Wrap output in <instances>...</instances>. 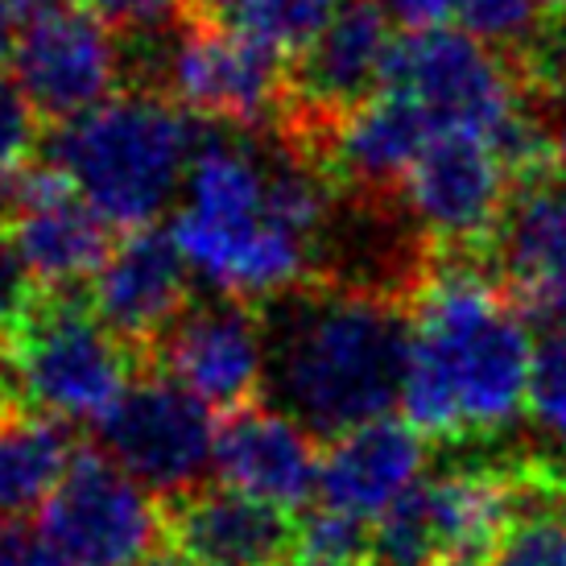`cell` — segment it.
I'll return each mask as SVG.
<instances>
[{
	"label": "cell",
	"mask_w": 566,
	"mask_h": 566,
	"mask_svg": "<svg viewBox=\"0 0 566 566\" xmlns=\"http://www.w3.org/2000/svg\"><path fill=\"white\" fill-rule=\"evenodd\" d=\"M517 517V459L418 480L373 525V566H488Z\"/></svg>",
	"instance_id": "8992f818"
},
{
	"label": "cell",
	"mask_w": 566,
	"mask_h": 566,
	"mask_svg": "<svg viewBox=\"0 0 566 566\" xmlns=\"http://www.w3.org/2000/svg\"><path fill=\"white\" fill-rule=\"evenodd\" d=\"M269 335V389L298 426L339 439L389 418L401 401L409 356L406 290L318 282L282 298Z\"/></svg>",
	"instance_id": "3957f363"
},
{
	"label": "cell",
	"mask_w": 566,
	"mask_h": 566,
	"mask_svg": "<svg viewBox=\"0 0 566 566\" xmlns=\"http://www.w3.org/2000/svg\"><path fill=\"white\" fill-rule=\"evenodd\" d=\"M99 451L145 492L178 501L203 488L216 459V422L203 401L149 373L99 422Z\"/></svg>",
	"instance_id": "8fae6325"
},
{
	"label": "cell",
	"mask_w": 566,
	"mask_h": 566,
	"mask_svg": "<svg viewBox=\"0 0 566 566\" xmlns=\"http://www.w3.org/2000/svg\"><path fill=\"white\" fill-rule=\"evenodd\" d=\"M554 174L566 182V116L554 125Z\"/></svg>",
	"instance_id": "d6a6232c"
},
{
	"label": "cell",
	"mask_w": 566,
	"mask_h": 566,
	"mask_svg": "<svg viewBox=\"0 0 566 566\" xmlns=\"http://www.w3.org/2000/svg\"><path fill=\"white\" fill-rule=\"evenodd\" d=\"M137 368L145 360L99 323L92 302L42 294L0 356V401L99 430L137 385Z\"/></svg>",
	"instance_id": "5b68a950"
},
{
	"label": "cell",
	"mask_w": 566,
	"mask_h": 566,
	"mask_svg": "<svg viewBox=\"0 0 566 566\" xmlns=\"http://www.w3.org/2000/svg\"><path fill=\"white\" fill-rule=\"evenodd\" d=\"M422 434L409 422L377 418V422L356 426L339 439H331L318 451V504L373 525V517H385L409 488L422 480Z\"/></svg>",
	"instance_id": "ffe728a7"
},
{
	"label": "cell",
	"mask_w": 566,
	"mask_h": 566,
	"mask_svg": "<svg viewBox=\"0 0 566 566\" xmlns=\"http://www.w3.org/2000/svg\"><path fill=\"white\" fill-rule=\"evenodd\" d=\"M9 223V244L42 294H71V285L92 282L116 244L108 223L46 161H33L13 178Z\"/></svg>",
	"instance_id": "5bb4252c"
},
{
	"label": "cell",
	"mask_w": 566,
	"mask_h": 566,
	"mask_svg": "<svg viewBox=\"0 0 566 566\" xmlns=\"http://www.w3.org/2000/svg\"><path fill=\"white\" fill-rule=\"evenodd\" d=\"M551 4V13H566V0H546Z\"/></svg>",
	"instance_id": "d590c367"
},
{
	"label": "cell",
	"mask_w": 566,
	"mask_h": 566,
	"mask_svg": "<svg viewBox=\"0 0 566 566\" xmlns=\"http://www.w3.org/2000/svg\"><path fill=\"white\" fill-rule=\"evenodd\" d=\"M199 133L158 92H116L42 145V161L83 195L99 220L120 232L154 228L187 182Z\"/></svg>",
	"instance_id": "277c9868"
},
{
	"label": "cell",
	"mask_w": 566,
	"mask_h": 566,
	"mask_svg": "<svg viewBox=\"0 0 566 566\" xmlns=\"http://www.w3.org/2000/svg\"><path fill=\"white\" fill-rule=\"evenodd\" d=\"M488 566H566V472L551 459H517V517Z\"/></svg>",
	"instance_id": "7402d4cb"
},
{
	"label": "cell",
	"mask_w": 566,
	"mask_h": 566,
	"mask_svg": "<svg viewBox=\"0 0 566 566\" xmlns=\"http://www.w3.org/2000/svg\"><path fill=\"white\" fill-rule=\"evenodd\" d=\"M38 298H42V290L25 273L9 237H0V356H4V347L13 344L17 327L25 323V315L33 311Z\"/></svg>",
	"instance_id": "83f0119b"
},
{
	"label": "cell",
	"mask_w": 566,
	"mask_h": 566,
	"mask_svg": "<svg viewBox=\"0 0 566 566\" xmlns=\"http://www.w3.org/2000/svg\"><path fill=\"white\" fill-rule=\"evenodd\" d=\"M347 0H195V17L249 33L277 54H302Z\"/></svg>",
	"instance_id": "603a6c76"
},
{
	"label": "cell",
	"mask_w": 566,
	"mask_h": 566,
	"mask_svg": "<svg viewBox=\"0 0 566 566\" xmlns=\"http://www.w3.org/2000/svg\"><path fill=\"white\" fill-rule=\"evenodd\" d=\"M484 265L525 323H566V187L513 190Z\"/></svg>",
	"instance_id": "e0dca14e"
},
{
	"label": "cell",
	"mask_w": 566,
	"mask_h": 566,
	"mask_svg": "<svg viewBox=\"0 0 566 566\" xmlns=\"http://www.w3.org/2000/svg\"><path fill=\"white\" fill-rule=\"evenodd\" d=\"M298 517L211 484L166 504V542L190 566H294Z\"/></svg>",
	"instance_id": "ac0fdd59"
},
{
	"label": "cell",
	"mask_w": 566,
	"mask_h": 566,
	"mask_svg": "<svg viewBox=\"0 0 566 566\" xmlns=\"http://www.w3.org/2000/svg\"><path fill=\"white\" fill-rule=\"evenodd\" d=\"M9 75L38 120L66 125L108 104L120 87V50L80 4H59L13 38Z\"/></svg>",
	"instance_id": "4fadbf2b"
},
{
	"label": "cell",
	"mask_w": 566,
	"mask_h": 566,
	"mask_svg": "<svg viewBox=\"0 0 566 566\" xmlns=\"http://www.w3.org/2000/svg\"><path fill=\"white\" fill-rule=\"evenodd\" d=\"M50 9H59V0H0V25L17 38L38 17H46Z\"/></svg>",
	"instance_id": "1f68e13d"
},
{
	"label": "cell",
	"mask_w": 566,
	"mask_h": 566,
	"mask_svg": "<svg viewBox=\"0 0 566 566\" xmlns=\"http://www.w3.org/2000/svg\"><path fill=\"white\" fill-rule=\"evenodd\" d=\"M38 534L66 566H142L161 551L166 504L104 451H75L42 504Z\"/></svg>",
	"instance_id": "ba28073f"
},
{
	"label": "cell",
	"mask_w": 566,
	"mask_h": 566,
	"mask_svg": "<svg viewBox=\"0 0 566 566\" xmlns=\"http://www.w3.org/2000/svg\"><path fill=\"white\" fill-rule=\"evenodd\" d=\"M87 302L99 323L145 360L190 306V269L178 244L158 228L125 232L92 277Z\"/></svg>",
	"instance_id": "2e32d148"
},
{
	"label": "cell",
	"mask_w": 566,
	"mask_h": 566,
	"mask_svg": "<svg viewBox=\"0 0 566 566\" xmlns=\"http://www.w3.org/2000/svg\"><path fill=\"white\" fill-rule=\"evenodd\" d=\"M145 364L207 409L240 413L261 406L256 397L269 394L265 315L237 298L187 306L182 318L149 347Z\"/></svg>",
	"instance_id": "7c38bea8"
},
{
	"label": "cell",
	"mask_w": 566,
	"mask_h": 566,
	"mask_svg": "<svg viewBox=\"0 0 566 566\" xmlns=\"http://www.w3.org/2000/svg\"><path fill=\"white\" fill-rule=\"evenodd\" d=\"M455 13L468 38L501 54L504 63H517L537 42V33L546 30L551 4L546 0H455Z\"/></svg>",
	"instance_id": "cb8c5ba5"
},
{
	"label": "cell",
	"mask_w": 566,
	"mask_h": 566,
	"mask_svg": "<svg viewBox=\"0 0 566 566\" xmlns=\"http://www.w3.org/2000/svg\"><path fill=\"white\" fill-rule=\"evenodd\" d=\"M513 190L517 187L488 137L468 128H439L409 166L397 199L422 228L430 252L484 261Z\"/></svg>",
	"instance_id": "9c48e42d"
},
{
	"label": "cell",
	"mask_w": 566,
	"mask_h": 566,
	"mask_svg": "<svg viewBox=\"0 0 566 566\" xmlns=\"http://www.w3.org/2000/svg\"><path fill=\"white\" fill-rule=\"evenodd\" d=\"M525 413L542 434H551L558 447H566V323L546 327V335L534 344Z\"/></svg>",
	"instance_id": "484cf974"
},
{
	"label": "cell",
	"mask_w": 566,
	"mask_h": 566,
	"mask_svg": "<svg viewBox=\"0 0 566 566\" xmlns=\"http://www.w3.org/2000/svg\"><path fill=\"white\" fill-rule=\"evenodd\" d=\"M373 4L409 33L442 30V21L455 13V0H373Z\"/></svg>",
	"instance_id": "4dcf8cb0"
},
{
	"label": "cell",
	"mask_w": 566,
	"mask_h": 566,
	"mask_svg": "<svg viewBox=\"0 0 566 566\" xmlns=\"http://www.w3.org/2000/svg\"><path fill=\"white\" fill-rule=\"evenodd\" d=\"M0 566H66L38 530L0 525Z\"/></svg>",
	"instance_id": "f546056e"
},
{
	"label": "cell",
	"mask_w": 566,
	"mask_h": 566,
	"mask_svg": "<svg viewBox=\"0 0 566 566\" xmlns=\"http://www.w3.org/2000/svg\"><path fill=\"white\" fill-rule=\"evenodd\" d=\"M385 87L409 95L434 128H468L488 142L517 116L530 95L501 54L447 25L397 38Z\"/></svg>",
	"instance_id": "30bf717a"
},
{
	"label": "cell",
	"mask_w": 566,
	"mask_h": 566,
	"mask_svg": "<svg viewBox=\"0 0 566 566\" xmlns=\"http://www.w3.org/2000/svg\"><path fill=\"white\" fill-rule=\"evenodd\" d=\"M373 563V525L335 509H311L298 517L294 566H368Z\"/></svg>",
	"instance_id": "d4e9b609"
},
{
	"label": "cell",
	"mask_w": 566,
	"mask_h": 566,
	"mask_svg": "<svg viewBox=\"0 0 566 566\" xmlns=\"http://www.w3.org/2000/svg\"><path fill=\"white\" fill-rule=\"evenodd\" d=\"M13 220V178L9 170H0V223Z\"/></svg>",
	"instance_id": "836d02e7"
},
{
	"label": "cell",
	"mask_w": 566,
	"mask_h": 566,
	"mask_svg": "<svg viewBox=\"0 0 566 566\" xmlns=\"http://www.w3.org/2000/svg\"><path fill=\"white\" fill-rule=\"evenodd\" d=\"M112 38H166L190 17L195 0H75Z\"/></svg>",
	"instance_id": "4316f807"
},
{
	"label": "cell",
	"mask_w": 566,
	"mask_h": 566,
	"mask_svg": "<svg viewBox=\"0 0 566 566\" xmlns=\"http://www.w3.org/2000/svg\"><path fill=\"white\" fill-rule=\"evenodd\" d=\"M71 459L75 442L63 422L0 406V525H21L30 509H42Z\"/></svg>",
	"instance_id": "44dd1931"
},
{
	"label": "cell",
	"mask_w": 566,
	"mask_h": 566,
	"mask_svg": "<svg viewBox=\"0 0 566 566\" xmlns=\"http://www.w3.org/2000/svg\"><path fill=\"white\" fill-rule=\"evenodd\" d=\"M211 133L199 142L174 211L170 240L216 298L282 302L318 282L315 256L335 203V182L277 128Z\"/></svg>",
	"instance_id": "6da1fadb"
},
{
	"label": "cell",
	"mask_w": 566,
	"mask_h": 566,
	"mask_svg": "<svg viewBox=\"0 0 566 566\" xmlns=\"http://www.w3.org/2000/svg\"><path fill=\"white\" fill-rule=\"evenodd\" d=\"M406 422L442 442L496 439L517 422L534 339L484 261L426 249L406 285Z\"/></svg>",
	"instance_id": "7a4b0ae2"
},
{
	"label": "cell",
	"mask_w": 566,
	"mask_h": 566,
	"mask_svg": "<svg viewBox=\"0 0 566 566\" xmlns=\"http://www.w3.org/2000/svg\"><path fill=\"white\" fill-rule=\"evenodd\" d=\"M434 133V120L409 95L385 87L368 104L347 112L344 120H335L302 154L327 174L335 190H352L368 203H394L409 166Z\"/></svg>",
	"instance_id": "9a60e30c"
},
{
	"label": "cell",
	"mask_w": 566,
	"mask_h": 566,
	"mask_svg": "<svg viewBox=\"0 0 566 566\" xmlns=\"http://www.w3.org/2000/svg\"><path fill=\"white\" fill-rule=\"evenodd\" d=\"M211 468L220 484L240 496L298 513L315 492L318 447L315 434L290 413L273 406H249L228 413V422L216 430Z\"/></svg>",
	"instance_id": "d6986e66"
},
{
	"label": "cell",
	"mask_w": 566,
	"mask_h": 566,
	"mask_svg": "<svg viewBox=\"0 0 566 566\" xmlns=\"http://www.w3.org/2000/svg\"><path fill=\"white\" fill-rule=\"evenodd\" d=\"M142 566H190L187 558H182V554L174 551V546H161L158 554H149V558H145Z\"/></svg>",
	"instance_id": "e575fe53"
},
{
	"label": "cell",
	"mask_w": 566,
	"mask_h": 566,
	"mask_svg": "<svg viewBox=\"0 0 566 566\" xmlns=\"http://www.w3.org/2000/svg\"><path fill=\"white\" fill-rule=\"evenodd\" d=\"M285 54L195 13L161 46L158 95L207 125L237 133L273 128L285 104Z\"/></svg>",
	"instance_id": "52a82bcc"
},
{
	"label": "cell",
	"mask_w": 566,
	"mask_h": 566,
	"mask_svg": "<svg viewBox=\"0 0 566 566\" xmlns=\"http://www.w3.org/2000/svg\"><path fill=\"white\" fill-rule=\"evenodd\" d=\"M33 145H38V116L13 75L0 71V170L21 166L33 154Z\"/></svg>",
	"instance_id": "f1b7e54d"
}]
</instances>
